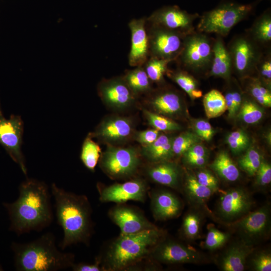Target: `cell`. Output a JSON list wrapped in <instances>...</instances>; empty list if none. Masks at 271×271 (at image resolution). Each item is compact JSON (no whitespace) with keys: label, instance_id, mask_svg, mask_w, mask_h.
Returning a JSON list of instances; mask_svg holds the SVG:
<instances>
[{"label":"cell","instance_id":"obj_1","mask_svg":"<svg viewBox=\"0 0 271 271\" xmlns=\"http://www.w3.org/2000/svg\"><path fill=\"white\" fill-rule=\"evenodd\" d=\"M19 195L12 203H3L10 220V230L19 235L39 231L49 226L53 219L51 195L47 185L27 178L19 187Z\"/></svg>","mask_w":271,"mask_h":271},{"label":"cell","instance_id":"obj_2","mask_svg":"<svg viewBox=\"0 0 271 271\" xmlns=\"http://www.w3.org/2000/svg\"><path fill=\"white\" fill-rule=\"evenodd\" d=\"M57 222L63 232L59 247L64 250L78 243L88 244L92 233V209L87 197L65 191L52 183Z\"/></svg>","mask_w":271,"mask_h":271},{"label":"cell","instance_id":"obj_3","mask_svg":"<svg viewBox=\"0 0 271 271\" xmlns=\"http://www.w3.org/2000/svg\"><path fill=\"white\" fill-rule=\"evenodd\" d=\"M14 266L18 271H56L71 267L74 255L59 250L51 232L27 243L13 242Z\"/></svg>","mask_w":271,"mask_h":271},{"label":"cell","instance_id":"obj_4","mask_svg":"<svg viewBox=\"0 0 271 271\" xmlns=\"http://www.w3.org/2000/svg\"><path fill=\"white\" fill-rule=\"evenodd\" d=\"M156 227L133 234H123L112 242L103 258H96L105 270H123L148 257L153 247L165 237Z\"/></svg>","mask_w":271,"mask_h":271},{"label":"cell","instance_id":"obj_5","mask_svg":"<svg viewBox=\"0 0 271 271\" xmlns=\"http://www.w3.org/2000/svg\"><path fill=\"white\" fill-rule=\"evenodd\" d=\"M254 6L253 4L223 2L201 16L197 31L225 37L233 27L252 13Z\"/></svg>","mask_w":271,"mask_h":271},{"label":"cell","instance_id":"obj_6","mask_svg":"<svg viewBox=\"0 0 271 271\" xmlns=\"http://www.w3.org/2000/svg\"><path fill=\"white\" fill-rule=\"evenodd\" d=\"M214 40L208 34L195 30L187 34L177 60L189 70L207 74L212 63Z\"/></svg>","mask_w":271,"mask_h":271},{"label":"cell","instance_id":"obj_7","mask_svg":"<svg viewBox=\"0 0 271 271\" xmlns=\"http://www.w3.org/2000/svg\"><path fill=\"white\" fill-rule=\"evenodd\" d=\"M230 227L246 243L255 246L268 239L271 233V210L269 203L230 223Z\"/></svg>","mask_w":271,"mask_h":271},{"label":"cell","instance_id":"obj_8","mask_svg":"<svg viewBox=\"0 0 271 271\" xmlns=\"http://www.w3.org/2000/svg\"><path fill=\"white\" fill-rule=\"evenodd\" d=\"M226 47L231 59L232 72L234 71L242 78L251 76L255 72L257 64L266 50L246 32L235 36Z\"/></svg>","mask_w":271,"mask_h":271},{"label":"cell","instance_id":"obj_9","mask_svg":"<svg viewBox=\"0 0 271 271\" xmlns=\"http://www.w3.org/2000/svg\"><path fill=\"white\" fill-rule=\"evenodd\" d=\"M149 256L156 262L165 264H199L210 261L204 252L166 237L153 247Z\"/></svg>","mask_w":271,"mask_h":271},{"label":"cell","instance_id":"obj_10","mask_svg":"<svg viewBox=\"0 0 271 271\" xmlns=\"http://www.w3.org/2000/svg\"><path fill=\"white\" fill-rule=\"evenodd\" d=\"M254 204L251 193L245 188H229L221 192L215 209V216L218 221L228 225L248 214Z\"/></svg>","mask_w":271,"mask_h":271},{"label":"cell","instance_id":"obj_11","mask_svg":"<svg viewBox=\"0 0 271 271\" xmlns=\"http://www.w3.org/2000/svg\"><path fill=\"white\" fill-rule=\"evenodd\" d=\"M99 165L102 171L113 179L128 178L134 175L141 163L134 148L109 147L102 154Z\"/></svg>","mask_w":271,"mask_h":271},{"label":"cell","instance_id":"obj_12","mask_svg":"<svg viewBox=\"0 0 271 271\" xmlns=\"http://www.w3.org/2000/svg\"><path fill=\"white\" fill-rule=\"evenodd\" d=\"M149 38L150 57L176 60L183 45L186 35L149 24L147 22Z\"/></svg>","mask_w":271,"mask_h":271},{"label":"cell","instance_id":"obj_13","mask_svg":"<svg viewBox=\"0 0 271 271\" xmlns=\"http://www.w3.org/2000/svg\"><path fill=\"white\" fill-rule=\"evenodd\" d=\"M23 132L24 123L21 117L12 114L9 118H6L0 105V145L27 175V168L21 149Z\"/></svg>","mask_w":271,"mask_h":271},{"label":"cell","instance_id":"obj_14","mask_svg":"<svg viewBox=\"0 0 271 271\" xmlns=\"http://www.w3.org/2000/svg\"><path fill=\"white\" fill-rule=\"evenodd\" d=\"M199 17L197 13H189L177 6H168L155 11L147 20L151 25L188 34L195 31L194 23Z\"/></svg>","mask_w":271,"mask_h":271},{"label":"cell","instance_id":"obj_15","mask_svg":"<svg viewBox=\"0 0 271 271\" xmlns=\"http://www.w3.org/2000/svg\"><path fill=\"white\" fill-rule=\"evenodd\" d=\"M99 200L102 202L118 204L133 200L144 202L148 191L145 180L136 178L122 183H115L108 186L97 187Z\"/></svg>","mask_w":271,"mask_h":271},{"label":"cell","instance_id":"obj_16","mask_svg":"<svg viewBox=\"0 0 271 271\" xmlns=\"http://www.w3.org/2000/svg\"><path fill=\"white\" fill-rule=\"evenodd\" d=\"M128 26L131 34L128 63L132 67L143 66L150 58L147 18L132 19Z\"/></svg>","mask_w":271,"mask_h":271},{"label":"cell","instance_id":"obj_17","mask_svg":"<svg viewBox=\"0 0 271 271\" xmlns=\"http://www.w3.org/2000/svg\"><path fill=\"white\" fill-rule=\"evenodd\" d=\"M98 91L105 104L117 109L130 106L135 99V94L124 79L121 78H112L101 82L98 86Z\"/></svg>","mask_w":271,"mask_h":271},{"label":"cell","instance_id":"obj_18","mask_svg":"<svg viewBox=\"0 0 271 271\" xmlns=\"http://www.w3.org/2000/svg\"><path fill=\"white\" fill-rule=\"evenodd\" d=\"M120 230V234H133L157 227L141 212L130 207L118 205L108 213Z\"/></svg>","mask_w":271,"mask_h":271},{"label":"cell","instance_id":"obj_19","mask_svg":"<svg viewBox=\"0 0 271 271\" xmlns=\"http://www.w3.org/2000/svg\"><path fill=\"white\" fill-rule=\"evenodd\" d=\"M133 124L127 117L112 116L104 119L95 131L88 135L109 143H118L127 140L132 134Z\"/></svg>","mask_w":271,"mask_h":271},{"label":"cell","instance_id":"obj_20","mask_svg":"<svg viewBox=\"0 0 271 271\" xmlns=\"http://www.w3.org/2000/svg\"><path fill=\"white\" fill-rule=\"evenodd\" d=\"M254 248L237 238L216 256V264L223 271H243L246 268L247 258Z\"/></svg>","mask_w":271,"mask_h":271},{"label":"cell","instance_id":"obj_21","mask_svg":"<svg viewBox=\"0 0 271 271\" xmlns=\"http://www.w3.org/2000/svg\"><path fill=\"white\" fill-rule=\"evenodd\" d=\"M151 210L156 220L166 221L178 217L183 209L181 199L174 193L164 189L152 192Z\"/></svg>","mask_w":271,"mask_h":271},{"label":"cell","instance_id":"obj_22","mask_svg":"<svg viewBox=\"0 0 271 271\" xmlns=\"http://www.w3.org/2000/svg\"><path fill=\"white\" fill-rule=\"evenodd\" d=\"M151 164L146 170L149 179L155 183L181 190L183 171L176 163L168 160Z\"/></svg>","mask_w":271,"mask_h":271},{"label":"cell","instance_id":"obj_23","mask_svg":"<svg viewBox=\"0 0 271 271\" xmlns=\"http://www.w3.org/2000/svg\"><path fill=\"white\" fill-rule=\"evenodd\" d=\"M181 191L190 206L200 208H207V202L216 193L200 184L193 172L189 169L183 177Z\"/></svg>","mask_w":271,"mask_h":271},{"label":"cell","instance_id":"obj_24","mask_svg":"<svg viewBox=\"0 0 271 271\" xmlns=\"http://www.w3.org/2000/svg\"><path fill=\"white\" fill-rule=\"evenodd\" d=\"M232 72L231 59L227 47L222 37L217 35L214 40L212 63L207 75L228 81Z\"/></svg>","mask_w":271,"mask_h":271},{"label":"cell","instance_id":"obj_25","mask_svg":"<svg viewBox=\"0 0 271 271\" xmlns=\"http://www.w3.org/2000/svg\"><path fill=\"white\" fill-rule=\"evenodd\" d=\"M190 207L183 218L180 233L184 239L193 241L201 237L202 226L209 210L207 207Z\"/></svg>","mask_w":271,"mask_h":271},{"label":"cell","instance_id":"obj_26","mask_svg":"<svg viewBox=\"0 0 271 271\" xmlns=\"http://www.w3.org/2000/svg\"><path fill=\"white\" fill-rule=\"evenodd\" d=\"M150 103L156 113L164 116H174L182 110L180 95L172 90H164L155 94Z\"/></svg>","mask_w":271,"mask_h":271},{"label":"cell","instance_id":"obj_27","mask_svg":"<svg viewBox=\"0 0 271 271\" xmlns=\"http://www.w3.org/2000/svg\"><path fill=\"white\" fill-rule=\"evenodd\" d=\"M174 138L160 134L151 144L143 146L142 154L151 163L171 160L174 157L172 145Z\"/></svg>","mask_w":271,"mask_h":271},{"label":"cell","instance_id":"obj_28","mask_svg":"<svg viewBox=\"0 0 271 271\" xmlns=\"http://www.w3.org/2000/svg\"><path fill=\"white\" fill-rule=\"evenodd\" d=\"M246 33L256 43L265 49L270 48L271 12L267 9L255 20Z\"/></svg>","mask_w":271,"mask_h":271},{"label":"cell","instance_id":"obj_29","mask_svg":"<svg viewBox=\"0 0 271 271\" xmlns=\"http://www.w3.org/2000/svg\"><path fill=\"white\" fill-rule=\"evenodd\" d=\"M209 167L225 182H236L240 177L238 167L226 151L219 152Z\"/></svg>","mask_w":271,"mask_h":271},{"label":"cell","instance_id":"obj_30","mask_svg":"<svg viewBox=\"0 0 271 271\" xmlns=\"http://www.w3.org/2000/svg\"><path fill=\"white\" fill-rule=\"evenodd\" d=\"M166 73L187 93L192 100L202 96V91L198 88L197 81L187 72L182 70H168Z\"/></svg>","mask_w":271,"mask_h":271},{"label":"cell","instance_id":"obj_31","mask_svg":"<svg viewBox=\"0 0 271 271\" xmlns=\"http://www.w3.org/2000/svg\"><path fill=\"white\" fill-rule=\"evenodd\" d=\"M123 79L135 95L148 92L151 89V81L143 66L136 67L128 71Z\"/></svg>","mask_w":271,"mask_h":271},{"label":"cell","instance_id":"obj_32","mask_svg":"<svg viewBox=\"0 0 271 271\" xmlns=\"http://www.w3.org/2000/svg\"><path fill=\"white\" fill-rule=\"evenodd\" d=\"M203 103L208 118L218 117L227 110L224 96L217 89H212L205 94Z\"/></svg>","mask_w":271,"mask_h":271},{"label":"cell","instance_id":"obj_33","mask_svg":"<svg viewBox=\"0 0 271 271\" xmlns=\"http://www.w3.org/2000/svg\"><path fill=\"white\" fill-rule=\"evenodd\" d=\"M184 164L189 168L205 167L209 160V151L201 143L191 146L182 156Z\"/></svg>","mask_w":271,"mask_h":271},{"label":"cell","instance_id":"obj_34","mask_svg":"<svg viewBox=\"0 0 271 271\" xmlns=\"http://www.w3.org/2000/svg\"><path fill=\"white\" fill-rule=\"evenodd\" d=\"M246 91L258 103L263 106H271L270 88L266 86L257 77H245Z\"/></svg>","mask_w":271,"mask_h":271},{"label":"cell","instance_id":"obj_35","mask_svg":"<svg viewBox=\"0 0 271 271\" xmlns=\"http://www.w3.org/2000/svg\"><path fill=\"white\" fill-rule=\"evenodd\" d=\"M231 232L222 231L213 224H208L207 233L202 247L210 251H216L224 247L230 240Z\"/></svg>","mask_w":271,"mask_h":271},{"label":"cell","instance_id":"obj_36","mask_svg":"<svg viewBox=\"0 0 271 271\" xmlns=\"http://www.w3.org/2000/svg\"><path fill=\"white\" fill-rule=\"evenodd\" d=\"M101 156L99 145L89 136L85 139L81 151L80 159L84 165L93 172Z\"/></svg>","mask_w":271,"mask_h":271},{"label":"cell","instance_id":"obj_37","mask_svg":"<svg viewBox=\"0 0 271 271\" xmlns=\"http://www.w3.org/2000/svg\"><path fill=\"white\" fill-rule=\"evenodd\" d=\"M247 267L253 271H270L271 252L270 249L257 250L255 247L247 258Z\"/></svg>","mask_w":271,"mask_h":271},{"label":"cell","instance_id":"obj_38","mask_svg":"<svg viewBox=\"0 0 271 271\" xmlns=\"http://www.w3.org/2000/svg\"><path fill=\"white\" fill-rule=\"evenodd\" d=\"M171 62L169 60L151 57L143 66L150 80L160 83L163 82L164 75L168 70V64Z\"/></svg>","mask_w":271,"mask_h":271},{"label":"cell","instance_id":"obj_39","mask_svg":"<svg viewBox=\"0 0 271 271\" xmlns=\"http://www.w3.org/2000/svg\"><path fill=\"white\" fill-rule=\"evenodd\" d=\"M263 159L261 154L254 148L247 149L238 160L239 167L249 176H254Z\"/></svg>","mask_w":271,"mask_h":271},{"label":"cell","instance_id":"obj_40","mask_svg":"<svg viewBox=\"0 0 271 271\" xmlns=\"http://www.w3.org/2000/svg\"><path fill=\"white\" fill-rule=\"evenodd\" d=\"M238 113L239 117L248 124L258 122L263 115V110L259 105L244 97Z\"/></svg>","mask_w":271,"mask_h":271},{"label":"cell","instance_id":"obj_41","mask_svg":"<svg viewBox=\"0 0 271 271\" xmlns=\"http://www.w3.org/2000/svg\"><path fill=\"white\" fill-rule=\"evenodd\" d=\"M143 111L148 123L155 129L168 131L178 130L181 128L178 123L164 115L146 109Z\"/></svg>","mask_w":271,"mask_h":271},{"label":"cell","instance_id":"obj_42","mask_svg":"<svg viewBox=\"0 0 271 271\" xmlns=\"http://www.w3.org/2000/svg\"><path fill=\"white\" fill-rule=\"evenodd\" d=\"M201 142V139L195 133L187 131L174 138L172 150L174 157H181L193 145Z\"/></svg>","mask_w":271,"mask_h":271},{"label":"cell","instance_id":"obj_43","mask_svg":"<svg viewBox=\"0 0 271 271\" xmlns=\"http://www.w3.org/2000/svg\"><path fill=\"white\" fill-rule=\"evenodd\" d=\"M226 143L233 154L238 155L247 149L250 144V139L246 132L238 129L227 136Z\"/></svg>","mask_w":271,"mask_h":271},{"label":"cell","instance_id":"obj_44","mask_svg":"<svg viewBox=\"0 0 271 271\" xmlns=\"http://www.w3.org/2000/svg\"><path fill=\"white\" fill-rule=\"evenodd\" d=\"M255 71L257 78L267 87L271 85V52L270 49H266L258 64Z\"/></svg>","mask_w":271,"mask_h":271},{"label":"cell","instance_id":"obj_45","mask_svg":"<svg viewBox=\"0 0 271 271\" xmlns=\"http://www.w3.org/2000/svg\"><path fill=\"white\" fill-rule=\"evenodd\" d=\"M196 169L193 173L197 181L217 192L219 189V181L217 176L205 167Z\"/></svg>","mask_w":271,"mask_h":271},{"label":"cell","instance_id":"obj_46","mask_svg":"<svg viewBox=\"0 0 271 271\" xmlns=\"http://www.w3.org/2000/svg\"><path fill=\"white\" fill-rule=\"evenodd\" d=\"M254 176L255 188L259 190L265 189L271 182L270 164L263 159Z\"/></svg>","mask_w":271,"mask_h":271},{"label":"cell","instance_id":"obj_47","mask_svg":"<svg viewBox=\"0 0 271 271\" xmlns=\"http://www.w3.org/2000/svg\"><path fill=\"white\" fill-rule=\"evenodd\" d=\"M193 128L195 133L201 140L207 142L212 139L215 132L211 124L203 119L195 120L193 123Z\"/></svg>","mask_w":271,"mask_h":271},{"label":"cell","instance_id":"obj_48","mask_svg":"<svg viewBox=\"0 0 271 271\" xmlns=\"http://www.w3.org/2000/svg\"><path fill=\"white\" fill-rule=\"evenodd\" d=\"M160 134V131L153 128L140 131L134 136L135 140L143 146L153 143Z\"/></svg>","mask_w":271,"mask_h":271},{"label":"cell","instance_id":"obj_49","mask_svg":"<svg viewBox=\"0 0 271 271\" xmlns=\"http://www.w3.org/2000/svg\"><path fill=\"white\" fill-rule=\"evenodd\" d=\"M74 271H104V268L102 266L100 261L96 259L94 263H88L80 262L74 263L71 267Z\"/></svg>","mask_w":271,"mask_h":271},{"label":"cell","instance_id":"obj_50","mask_svg":"<svg viewBox=\"0 0 271 271\" xmlns=\"http://www.w3.org/2000/svg\"><path fill=\"white\" fill-rule=\"evenodd\" d=\"M224 96L228 111V116L229 118H233L237 114V113L235 110L231 89L228 90Z\"/></svg>","mask_w":271,"mask_h":271}]
</instances>
